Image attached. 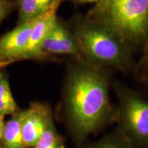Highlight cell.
I'll return each mask as SVG.
<instances>
[{
	"label": "cell",
	"instance_id": "cell-4",
	"mask_svg": "<svg viewBox=\"0 0 148 148\" xmlns=\"http://www.w3.org/2000/svg\"><path fill=\"white\" fill-rule=\"evenodd\" d=\"M117 97V127L134 148H148V98L115 81L112 84Z\"/></svg>",
	"mask_w": 148,
	"mask_h": 148
},
{
	"label": "cell",
	"instance_id": "cell-3",
	"mask_svg": "<svg viewBox=\"0 0 148 148\" xmlns=\"http://www.w3.org/2000/svg\"><path fill=\"white\" fill-rule=\"evenodd\" d=\"M85 15L113 29L134 51L147 45L148 0H102Z\"/></svg>",
	"mask_w": 148,
	"mask_h": 148
},
{
	"label": "cell",
	"instance_id": "cell-20",
	"mask_svg": "<svg viewBox=\"0 0 148 148\" xmlns=\"http://www.w3.org/2000/svg\"><path fill=\"white\" fill-rule=\"evenodd\" d=\"M147 48H148V41H147V45H146V46H145V48H144L143 51H144V50H145V49H147ZM143 51H142V52H143Z\"/></svg>",
	"mask_w": 148,
	"mask_h": 148
},
{
	"label": "cell",
	"instance_id": "cell-10",
	"mask_svg": "<svg viewBox=\"0 0 148 148\" xmlns=\"http://www.w3.org/2000/svg\"><path fill=\"white\" fill-rule=\"evenodd\" d=\"M53 0H18V25L42 15L51 6Z\"/></svg>",
	"mask_w": 148,
	"mask_h": 148
},
{
	"label": "cell",
	"instance_id": "cell-7",
	"mask_svg": "<svg viewBox=\"0 0 148 148\" xmlns=\"http://www.w3.org/2000/svg\"><path fill=\"white\" fill-rule=\"evenodd\" d=\"M22 134L25 147H32L53 122L51 108L45 103H32L23 110Z\"/></svg>",
	"mask_w": 148,
	"mask_h": 148
},
{
	"label": "cell",
	"instance_id": "cell-1",
	"mask_svg": "<svg viewBox=\"0 0 148 148\" xmlns=\"http://www.w3.org/2000/svg\"><path fill=\"white\" fill-rule=\"evenodd\" d=\"M110 71L84 60L71 59L62 92L63 120L75 148L116 123V106L109 97Z\"/></svg>",
	"mask_w": 148,
	"mask_h": 148
},
{
	"label": "cell",
	"instance_id": "cell-18",
	"mask_svg": "<svg viewBox=\"0 0 148 148\" xmlns=\"http://www.w3.org/2000/svg\"><path fill=\"white\" fill-rule=\"evenodd\" d=\"M4 125H5L4 116H0V140L2 138Z\"/></svg>",
	"mask_w": 148,
	"mask_h": 148
},
{
	"label": "cell",
	"instance_id": "cell-11",
	"mask_svg": "<svg viewBox=\"0 0 148 148\" xmlns=\"http://www.w3.org/2000/svg\"><path fill=\"white\" fill-rule=\"evenodd\" d=\"M77 148H134L117 127L96 141H86Z\"/></svg>",
	"mask_w": 148,
	"mask_h": 148
},
{
	"label": "cell",
	"instance_id": "cell-14",
	"mask_svg": "<svg viewBox=\"0 0 148 148\" xmlns=\"http://www.w3.org/2000/svg\"><path fill=\"white\" fill-rule=\"evenodd\" d=\"M0 100L14 102V99L12 95L8 79L4 74L0 72Z\"/></svg>",
	"mask_w": 148,
	"mask_h": 148
},
{
	"label": "cell",
	"instance_id": "cell-5",
	"mask_svg": "<svg viewBox=\"0 0 148 148\" xmlns=\"http://www.w3.org/2000/svg\"><path fill=\"white\" fill-rule=\"evenodd\" d=\"M42 51L47 57L51 55H65L71 59L83 60L79 43L69 23L58 18L42 42Z\"/></svg>",
	"mask_w": 148,
	"mask_h": 148
},
{
	"label": "cell",
	"instance_id": "cell-8",
	"mask_svg": "<svg viewBox=\"0 0 148 148\" xmlns=\"http://www.w3.org/2000/svg\"><path fill=\"white\" fill-rule=\"evenodd\" d=\"M36 19L19 24L0 38V60L17 61L22 59Z\"/></svg>",
	"mask_w": 148,
	"mask_h": 148
},
{
	"label": "cell",
	"instance_id": "cell-12",
	"mask_svg": "<svg viewBox=\"0 0 148 148\" xmlns=\"http://www.w3.org/2000/svg\"><path fill=\"white\" fill-rule=\"evenodd\" d=\"M33 148H66L62 136L51 122Z\"/></svg>",
	"mask_w": 148,
	"mask_h": 148
},
{
	"label": "cell",
	"instance_id": "cell-2",
	"mask_svg": "<svg viewBox=\"0 0 148 148\" xmlns=\"http://www.w3.org/2000/svg\"><path fill=\"white\" fill-rule=\"evenodd\" d=\"M69 24L85 62L108 71L129 72L135 69L134 51L110 27L82 14L73 16Z\"/></svg>",
	"mask_w": 148,
	"mask_h": 148
},
{
	"label": "cell",
	"instance_id": "cell-17",
	"mask_svg": "<svg viewBox=\"0 0 148 148\" xmlns=\"http://www.w3.org/2000/svg\"><path fill=\"white\" fill-rule=\"evenodd\" d=\"M69 2H71L74 5H82V4H87V3H94L97 4L99 2H100L102 0H65Z\"/></svg>",
	"mask_w": 148,
	"mask_h": 148
},
{
	"label": "cell",
	"instance_id": "cell-15",
	"mask_svg": "<svg viewBox=\"0 0 148 148\" xmlns=\"http://www.w3.org/2000/svg\"><path fill=\"white\" fill-rule=\"evenodd\" d=\"M17 108L16 102L0 100V116H5V114H12L15 112Z\"/></svg>",
	"mask_w": 148,
	"mask_h": 148
},
{
	"label": "cell",
	"instance_id": "cell-16",
	"mask_svg": "<svg viewBox=\"0 0 148 148\" xmlns=\"http://www.w3.org/2000/svg\"><path fill=\"white\" fill-rule=\"evenodd\" d=\"M13 3L8 0H0V22L8 14L9 10L12 8Z\"/></svg>",
	"mask_w": 148,
	"mask_h": 148
},
{
	"label": "cell",
	"instance_id": "cell-19",
	"mask_svg": "<svg viewBox=\"0 0 148 148\" xmlns=\"http://www.w3.org/2000/svg\"><path fill=\"white\" fill-rule=\"evenodd\" d=\"M15 62V61L13 60H8V61H1L0 60V69L2 67H4V66H6L9 65V64L13 63V62Z\"/></svg>",
	"mask_w": 148,
	"mask_h": 148
},
{
	"label": "cell",
	"instance_id": "cell-6",
	"mask_svg": "<svg viewBox=\"0 0 148 148\" xmlns=\"http://www.w3.org/2000/svg\"><path fill=\"white\" fill-rule=\"evenodd\" d=\"M63 1L65 0H53L49 8L37 18L22 59L43 60L47 58L42 51V44L58 19L57 11Z\"/></svg>",
	"mask_w": 148,
	"mask_h": 148
},
{
	"label": "cell",
	"instance_id": "cell-9",
	"mask_svg": "<svg viewBox=\"0 0 148 148\" xmlns=\"http://www.w3.org/2000/svg\"><path fill=\"white\" fill-rule=\"evenodd\" d=\"M23 116L21 111L5 123L2 139L5 148H26L22 134Z\"/></svg>",
	"mask_w": 148,
	"mask_h": 148
},
{
	"label": "cell",
	"instance_id": "cell-13",
	"mask_svg": "<svg viewBox=\"0 0 148 148\" xmlns=\"http://www.w3.org/2000/svg\"><path fill=\"white\" fill-rule=\"evenodd\" d=\"M142 53L143 56L135 68L140 81L148 89V48Z\"/></svg>",
	"mask_w": 148,
	"mask_h": 148
}]
</instances>
